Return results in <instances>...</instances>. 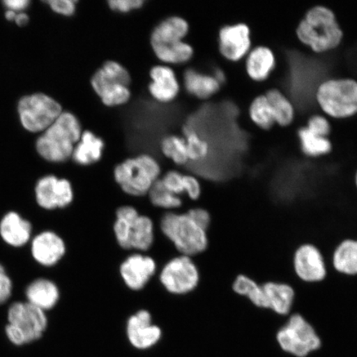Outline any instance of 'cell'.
<instances>
[{
    "instance_id": "cell-17",
    "label": "cell",
    "mask_w": 357,
    "mask_h": 357,
    "mask_svg": "<svg viewBox=\"0 0 357 357\" xmlns=\"http://www.w3.org/2000/svg\"><path fill=\"white\" fill-rule=\"evenodd\" d=\"M34 260L44 266L57 264L66 252L64 240L54 231H45L36 236L31 247Z\"/></svg>"
},
{
    "instance_id": "cell-1",
    "label": "cell",
    "mask_w": 357,
    "mask_h": 357,
    "mask_svg": "<svg viewBox=\"0 0 357 357\" xmlns=\"http://www.w3.org/2000/svg\"><path fill=\"white\" fill-rule=\"evenodd\" d=\"M298 42L314 53L323 54L335 50L344 39V33L335 13L324 6L310 8L296 29Z\"/></svg>"
},
{
    "instance_id": "cell-6",
    "label": "cell",
    "mask_w": 357,
    "mask_h": 357,
    "mask_svg": "<svg viewBox=\"0 0 357 357\" xmlns=\"http://www.w3.org/2000/svg\"><path fill=\"white\" fill-rule=\"evenodd\" d=\"M160 172V164L153 156L142 154L119 163L114 169V177L125 194L142 197L159 180Z\"/></svg>"
},
{
    "instance_id": "cell-34",
    "label": "cell",
    "mask_w": 357,
    "mask_h": 357,
    "mask_svg": "<svg viewBox=\"0 0 357 357\" xmlns=\"http://www.w3.org/2000/svg\"><path fill=\"white\" fill-rule=\"evenodd\" d=\"M185 140L189 160L199 162L207 158L209 154V145L206 140L198 135L197 132L191 131L187 133Z\"/></svg>"
},
{
    "instance_id": "cell-16",
    "label": "cell",
    "mask_w": 357,
    "mask_h": 357,
    "mask_svg": "<svg viewBox=\"0 0 357 357\" xmlns=\"http://www.w3.org/2000/svg\"><path fill=\"white\" fill-rule=\"evenodd\" d=\"M156 270L158 265L153 257L142 253H134L121 263L119 273L128 289L140 291L153 278Z\"/></svg>"
},
{
    "instance_id": "cell-42",
    "label": "cell",
    "mask_w": 357,
    "mask_h": 357,
    "mask_svg": "<svg viewBox=\"0 0 357 357\" xmlns=\"http://www.w3.org/2000/svg\"><path fill=\"white\" fill-rule=\"evenodd\" d=\"M15 21L17 25L24 26L29 22V17L24 13H17Z\"/></svg>"
},
{
    "instance_id": "cell-37",
    "label": "cell",
    "mask_w": 357,
    "mask_h": 357,
    "mask_svg": "<svg viewBox=\"0 0 357 357\" xmlns=\"http://www.w3.org/2000/svg\"><path fill=\"white\" fill-rule=\"evenodd\" d=\"M144 3V0H109L108 6L113 11L127 13L139 10Z\"/></svg>"
},
{
    "instance_id": "cell-40",
    "label": "cell",
    "mask_w": 357,
    "mask_h": 357,
    "mask_svg": "<svg viewBox=\"0 0 357 357\" xmlns=\"http://www.w3.org/2000/svg\"><path fill=\"white\" fill-rule=\"evenodd\" d=\"M13 290L12 281L6 273L4 267L0 264V305L10 298Z\"/></svg>"
},
{
    "instance_id": "cell-19",
    "label": "cell",
    "mask_w": 357,
    "mask_h": 357,
    "mask_svg": "<svg viewBox=\"0 0 357 357\" xmlns=\"http://www.w3.org/2000/svg\"><path fill=\"white\" fill-rule=\"evenodd\" d=\"M150 77L149 89L154 100L167 104L176 99L180 92V84L171 67L155 66L151 69Z\"/></svg>"
},
{
    "instance_id": "cell-15",
    "label": "cell",
    "mask_w": 357,
    "mask_h": 357,
    "mask_svg": "<svg viewBox=\"0 0 357 357\" xmlns=\"http://www.w3.org/2000/svg\"><path fill=\"white\" fill-rule=\"evenodd\" d=\"M128 342L136 349L147 350L158 344L162 337V329L153 324V316L146 310L129 317L126 325Z\"/></svg>"
},
{
    "instance_id": "cell-43",
    "label": "cell",
    "mask_w": 357,
    "mask_h": 357,
    "mask_svg": "<svg viewBox=\"0 0 357 357\" xmlns=\"http://www.w3.org/2000/svg\"><path fill=\"white\" fill-rule=\"evenodd\" d=\"M17 13H15V12H13V11H11V10H8L6 13V19L8 20H10V21H15V17L17 15Z\"/></svg>"
},
{
    "instance_id": "cell-35",
    "label": "cell",
    "mask_w": 357,
    "mask_h": 357,
    "mask_svg": "<svg viewBox=\"0 0 357 357\" xmlns=\"http://www.w3.org/2000/svg\"><path fill=\"white\" fill-rule=\"evenodd\" d=\"M166 189L171 193L180 196L187 194L189 187V175H182L181 173L168 172L162 178H160Z\"/></svg>"
},
{
    "instance_id": "cell-8",
    "label": "cell",
    "mask_w": 357,
    "mask_h": 357,
    "mask_svg": "<svg viewBox=\"0 0 357 357\" xmlns=\"http://www.w3.org/2000/svg\"><path fill=\"white\" fill-rule=\"evenodd\" d=\"M132 82L130 74L117 61H106L97 70L91 79L93 91L102 104L108 107L126 105L131 99L129 89Z\"/></svg>"
},
{
    "instance_id": "cell-5",
    "label": "cell",
    "mask_w": 357,
    "mask_h": 357,
    "mask_svg": "<svg viewBox=\"0 0 357 357\" xmlns=\"http://www.w3.org/2000/svg\"><path fill=\"white\" fill-rule=\"evenodd\" d=\"M315 100L323 114L330 119L354 118L357 115V79H325L316 89Z\"/></svg>"
},
{
    "instance_id": "cell-28",
    "label": "cell",
    "mask_w": 357,
    "mask_h": 357,
    "mask_svg": "<svg viewBox=\"0 0 357 357\" xmlns=\"http://www.w3.org/2000/svg\"><path fill=\"white\" fill-rule=\"evenodd\" d=\"M155 240V226L151 218L138 216L132 223L130 231V250L146 252L153 247Z\"/></svg>"
},
{
    "instance_id": "cell-21",
    "label": "cell",
    "mask_w": 357,
    "mask_h": 357,
    "mask_svg": "<svg viewBox=\"0 0 357 357\" xmlns=\"http://www.w3.org/2000/svg\"><path fill=\"white\" fill-rule=\"evenodd\" d=\"M28 302L43 311L50 310L60 300V290L53 281L38 279L26 289Z\"/></svg>"
},
{
    "instance_id": "cell-14",
    "label": "cell",
    "mask_w": 357,
    "mask_h": 357,
    "mask_svg": "<svg viewBox=\"0 0 357 357\" xmlns=\"http://www.w3.org/2000/svg\"><path fill=\"white\" fill-rule=\"evenodd\" d=\"M294 273L303 282H322L327 276V266L323 254L314 245L303 244L294 254Z\"/></svg>"
},
{
    "instance_id": "cell-12",
    "label": "cell",
    "mask_w": 357,
    "mask_h": 357,
    "mask_svg": "<svg viewBox=\"0 0 357 357\" xmlns=\"http://www.w3.org/2000/svg\"><path fill=\"white\" fill-rule=\"evenodd\" d=\"M218 50L226 60H244L252 48V30L245 22L222 26L218 33Z\"/></svg>"
},
{
    "instance_id": "cell-7",
    "label": "cell",
    "mask_w": 357,
    "mask_h": 357,
    "mask_svg": "<svg viewBox=\"0 0 357 357\" xmlns=\"http://www.w3.org/2000/svg\"><path fill=\"white\" fill-rule=\"evenodd\" d=\"M6 336L12 344L20 347L38 340L46 332V314L29 302L13 303L8 312Z\"/></svg>"
},
{
    "instance_id": "cell-25",
    "label": "cell",
    "mask_w": 357,
    "mask_h": 357,
    "mask_svg": "<svg viewBox=\"0 0 357 357\" xmlns=\"http://www.w3.org/2000/svg\"><path fill=\"white\" fill-rule=\"evenodd\" d=\"M264 95L270 102L275 124L281 128L291 126L296 114L291 100L278 88L267 89Z\"/></svg>"
},
{
    "instance_id": "cell-23",
    "label": "cell",
    "mask_w": 357,
    "mask_h": 357,
    "mask_svg": "<svg viewBox=\"0 0 357 357\" xmlns=\"http://www.w3.org/2000/svg\"><path fill=\"white\" fill-rule=\"evenodd\" d=\"M105 149V142L91 131H84L75 145L73 156L75 163L80 166H91L100 162Z\"/></svg>"
},
{
    "instance_id": "cell-3",
    "label": "cell",
    "mask_w": 357,
    "mask_h": 357,
    "mask_svg": "<svg viewBox=\"0 0 357 357\" xmlns=\"http://www.w3.org/2000/svg\"><path fill=\"white\" fill-rule=\"evenodd\" d=\"M82 132L78 119L63 112L38 138V153L48 162H64L73 156Z\"/></svg>"
},
{
    "instance_id": "cell-32",
    "label": "cell",
    "mask_w": 357,
    "mask_h": 357,
    "mask_svg": "<svg viewBox=\"0 0 357 357\" xmlns=\"http://www.w3.org/2000/svg\"><path fill=\"white\" fill-rule=\"evenodd\" d=\"M147 195L153 206L165 209L168 212H174L176 209L180 208L183 204L180 196L174 195L167 190L160 178L155 182Z\"/></svg>"
},
{
    "instance_id": "cell-27",
    "label": "cell",
    "mask_w": 357,
    "mask_h": 357,
    "mask_svg": "<svg viewBox=\"0 0 357 357\" xmlns=\"http://www.w3.org/2000/svg\"><path fill=\"white\" fill-rule=\"evenodd\" d=\"M332 264L334 270L339 274L357 275V240L342 241L335 249Z\"/></svg>"
},
{
    "instance_id": "cell-10",
    "label": "cell",
    "mask_w": 357,
    "mask_h": 357,
    "mask_svg": "<svg viewBox=\"0 0 357 357\" xmlns=\"http://www.w3.org/2000/svg\"><path fill=\"white\" fill-rule=\"evenodd\" d=\"M159 280L174 296H185L199 287L201 274L193 258L180 255L171 259L160 270Z\"/></svg>"
},
{
    "instance_id": "cell-33",
    "label": "cell",
    "mask_w": 357,
    "mask_h": 357,
    "mask_svg": "<svg viewBox=\"0 0 357 357\" xmlns=\"http://www.w3.org/2000/svg\"><path fill=\"white\" fill-rule=\"evenodd\" d=\"M160 150L165 156L178 166H185L190 162L185 138L176 135L167 136L162 141Z\"/></svg>"
},
{
    "instance_id": "cell-38",
    "label": "cell",
    "mask_w": 357,
    "mask_h": 357,
    "mask_svg": "<svg viewBox=\"0 0 357 357\" xmlns=\"http://www.w3.org/2000/svg\"><path fill=\"white\" fill-rule=\"evenodd\" d=\"M188 215L199 226L202 227L204 230L208 231L212 225V216L208 209L204 207H196L190 209Z\"/></svg>"
},
{
    "instance_id": "cell-20",
    "label": "cell",
    "mask_w": 357,
    "mask_h": 357,
    "mask_svg": "<svg viewBox=\"0 0 357 357\" xmlns=\"http://www.w3.org/2000/svg\"><path fill=\"white\" fill-rule=\"evenodd\" d=\"M32 234V225L19 213L10 212L0 222V236L7 244L20 248L29 243Z\"/></svg>"
},
{
    "instance_id": "cell-11",
    "label": "cell",
    "mask_w": 357,
    "mask_h": 357,
    "mask_svg": "<svg viewBox=\"0 0 357 357\" xmlns=\"http://www.w3.org/2000/svg\"><path fill=\"white\" fill-rule=\"evenodd\" d=\"M62 113L59 102L44 93L25 96L19 104L21 123L29 132L46 131Z\"/></svg>"
},
{
    "instance_id": "cell-26",
    "label": "cell",
    "mask_w": 357,
    "mask_h": 357,
    "mask_svg": "<svg viewBox=\"0 0 357 357\" xmlns=\"http://www.w3.org/2000/svg\"><path fill=\"white\" fill-rule=\"evenodd\" d=\"M297 136L302 154L305 158L318 159L332 153L333 142L330 138L317 135L305 125L298 129Z\"/></svg>"
},
{
    "instance_id": "cell-2",
    "label": "cell",
    "mask_w": 357,
    "mask_h": 357,
    "mask_svg": "<svg viewBox=\"0 0 357 357\" xmlns=\"http://www.w3.org/2000/svg\"><path fill=\"white\" fill-rule=\"evenodd\" d=\"M188 22L181 17L160 22L151 35V46L159 60L167 64H183L194 55L193 47L183 42L188 34Z\"/></svg>"
},
{
    "instance_id": "cell-30",
    "label": "cell",
    "mask_w": 357,
    "mask_h": 357,
    "mask_svg": "<svg viewBox=\"0 0 357 357\" xmlns=\"http://www.w3.org/2000/svg\"><path fill=\"white\" fill-rule=\"evenodd\" d=\"M233 291L241 297L247 298L252 305L260 309L269 310V303L266 300L262 285L244 275H239L231 285Z\"/></svg>"
},
{
    "instance_id": "cell-31",
    "label": "cell",
    "mask_w": 357,
    "mask_h": 357,
    "mask_svg": "<svg viewBox=\"0 0 357 357\" xmlns=\"http://www.w3.org/2000/svg\"><path fill=\"white\" fill-rule=\"evenodd\" d=\"M250 119L263 131H270L275 126L273 113L264 93L254 98L248 107Z\"/></svg>"
},
{
    "instance_id": "cell-36",
    "label": "cell",
    "mask_w": 357,
    "mask_h": 357,
    "mask_svg": "<svg viewBox=\"0 0 357 357\" xmlns=\"http://www.w3.org/2000/svg\"><path fill=\"white\" fill-rule=\"evenodd\" d=\"M305 126L310 132L324 137L330 138L333 130L331 121L324 114H320L311 115Z\"/></svg>"
},
{
    "instance_id": "cell-39",
    "label": "cell",
    "mask_w": 357,
    "mask_h": 357,
    "mask_svg": "<svg viewBox=\"0 0 357 357\" xmlns=\"http://www.w3.org/2000/svg\"><path fill=\"white\" fill-rule=\"evenodd\" d=\"M77 1L74 0H50L47 3L58 15L73 16L77 10Z\"/></svg>"
},
{
    "instance_id": "cell-22",
    "label": "cell",
    "mask_w": 357,
    "mask_h": 357,
    "mask_svg": "<svg viewBox=\"0 0 357 357\" xmlns=\"http://www.w3.org/2000/svg\"><path fill=\"white\" fill-rule=\"evenodd\" d=\"M262 288L269 303V310L282 317H289L291 314L296 293L290 285L266 282L262 284Z\"/></svg>"
},
{
    "instance_id": "cell-4",
    "label": "cell",
    "mask_w": 357,
    "mask_h": 357,
    "mask_svg": "<svg viewBox=\"0 0 357 357\" xmlns=\"http://www.w3.org/2000/svg\"><path fill=\"white\" fill-rule=\"evenodd\" d=\"M162 233L175 245L181 255L193 258L208 251L209 238L188 213L167 212L160 222Z\"/></svg>"
},
{
    "instance_id": "cell-9",
    "label": "cell",
    "mask_w": 357,
    "mask_h": 357,
    "mask_svg": "<svg viewBox=\"0 0 357 357\" xmlns=\"http://www.w3.org/2000/svg\"><path fill=\"white\" fill-rule=\"evenodd\" d=\"M275 340L281 351L294 357H307L322 348L315 328L298 314H290L276 333Z\"/></svg>"
},
{
    "instance_id": "cell-13",
    "label": "cell",
    "mask_w": 357,
    "mask_h": 357,
    "mask_svg": "<svg viewBox=\"0 0 357 357\" xmlns=\"http://www.w3.org/2000/svg\"><path fill=\"white\" fill-rule=\"evenodd\" d=\"M36 199L40 207L47 211L65 208L73 202L74 190L66 178L47 176L40 178L35 188Z\"/></svg>"
},
{
    "instance_id": "cell-41",
    "label": "cell",
    "mask_w": 357,
    "mask_h": 357,
    "mask_svg": "<svg viewBox=\"0 0 357 357\" xmlns=\"http://www.w3.org/2000/svg\"><path fill=\"white\" fill-rule=\"evenodd\" d=\"M3 3L8 8V10L21 13L29 6V1L28 0H6V1H3Z\"/></svg>"
},
{
    "instance_id": "cell-29",
    "label": "cell",
    "mask_w": 357,
    "mask_h": 357,
    "mask_svg": "<svg viewBox=\"0 0 357 357\" xmlns=\"http://www.w3.org/2000/svg\"><path fill=\"white\" fill-rule=\"evenodd\" d=\"M140 215L137 209L130 205H123L116 211L114 234L120 248L130 250V231L132 223Z\"/></svg>"
},
{
    "instance_id": "cell-44",
    "label": "cell",
    "mask_w": 357,
    "mask_h": 357,
    "mask_svg": "<svg viewBox=\"0 0 357 357\" xmlns=\"http://www.w3.org/2000/svg\"><path fill=\"white\" fill-rule=\"evenodd\" d=\"M355 184H356V189H357V172H356V176H355Z\"/></svg>"
},
{
    "instance_id": "cell-24",
    "label": "cell",
    "mask_w": 357,
    "mask_h": 357,
    "mask_svg": "<svg viewBox=\"0 0 357 357\" xmlns=\"http://www.w3.org/2000/svg\"><path fill=\"white\" fill-rule=\"evenodd\" d=\"M186 91L199 100H208L220 91L221 84L213 75L202 74L194 69L187 70L184 75Z\"/></svg>"
},
{
    "instance_id": "cell-18",
    "label": "cell",
    "mask_w": 357,
    "mask_h": 357,
    "mask_svg": "<svg viewBox=\"0 0 357 357\" xmlns=\"http://www.w3.org/2000/svg\"><path fill=\"white\" fill-rule=\"evenodd\" d=\"M276 57L269 47H254L244 58L245 74L252 82H265L275 68Z\"/></svg>"
}]
</instances>
